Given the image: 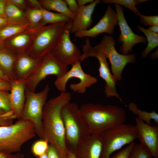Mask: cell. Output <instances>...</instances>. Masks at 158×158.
I'll return each mask as SVG.
<instances>
[{"mask_svg": "<svg viewBox=\"0 0 158 158\" xmlns=\"http://www.w3.org/2000/svg\"><path fill=\"white\" fill-rule=\"evenodd\" d=\"M69 92H61L58 96L46 103L43 110L42 128L44 140L55 147L62 158H66V147L64 126L62 115L63 106L70 102Z\"/></svg>", "mask_w": 158, "mask_h": 158, "instance_id": "obj_1", "label": "cell"}, {"mask_svg": "<svg viewBox=\"0 0 158 158\" xmlns=\"http://www.w3.org/2000/svg\"><path fill=\"white\" fill-rule=\"evenodd\" d=\"M79 109L92 134H99L106 130L124 123L126 120V111L116 106L85 103Z\"/></svg>", "mask_w": 158, "mask_h": 158, "instance_id": "obj_2", "label": "cell"}, {"mask_svg": "<svg viewBox=\"0 0 158 158\" xmlns=\"http://www.w3.org/2000/svg\"><path fill=\"white\" fill-rule=\"evenodd\" d=\"M62 115L67 148L75 153L79 144L92 134L91 131L76 103L70 102L65 104Z\"/></svg>", "mask_w": 158, "mask_h": 158, "instance_id": "obj_3", "label": "cell"}, {"mask_svg": "<svg viewBox=\"0 0 158 158\" xmlns=\"http://www.w3.org/2000/svg\"><path fill=\"white\" fill-rule=\"evenodd\" d=\"M36 135L33 123L22 118L10 125L0 126V152H19L23 145Z\"/></svg>", "mask_w": 158, "mask_h": 158, "instance_id": "obj_4", "label": "cell"}, {"mask_svg": "<svg viewBox=\"0 0 158 158\" xmlns=\"http://www.w3.org/2000/svg\"><path fill=\"white\" fill-rule=\"evenodd\" d=\"M102 142L100 158H110L111 154L137 138L135 126L122 123L100 134Z\"/></svg>", "mask_w": 158, "mask_h": 158, "instance_id": "obj_5", "label": "cell"}, {"mask_svg": "<svg viewBox=\"0 0 158 158\" xmlns=\"http://www.w3.org/2000/svg\"><path fill=\"white\" fill-rule=\"evenodd\" d=\"M50 89L49 85L47 84L42 91L37 93L25 90V100L21 116V118L33 123L36 134L42 140H44L42 128L43 110Z\"/></svg>", "mask_w": 158, "mask_h": 158, "instance_id": "obj_6", "label": "cell"}, {"mask_svg": "<svg viewBox=\"0 0 158 158\" xmlns=\"http://www.w3.org/2000/svg\"><path fill=\"white\" fill-rule=\"evenodd\" d=\"M83 53L80 59L81 62L89 57H95L99 61V75L105 82L104 91L106 96L108 97H115L122 101L116 89V81L110 71L107 61V58L104 53L96 46L92 47L89 38L85 40V44L83 46Z\"/></svg>", "mask_w": 158, "mask_h": 158, "instance_id": "obj_7", "label": "cell"}, {"mask_svg": "<svg viewBox=\"0 0 158 158\" xmlns=\"http://www.w3.org/2000/svg\"><path fill=\"white\" fill-rule=\"evenodd\" d=\"M68 66L61 62L52 54L45 56L39 66L26 79L25 90L35 92L39 83L47 76L61 77L68 71Z\"/></svg>", "mask_w": 158, "mask_h": 158, "instance_id": "obj_8", "label": "cell"}, {"mask_svg": "<svg viewBox=\"0 0 158 158\" xmlns=\"http://www.w3.org/2000/svg\"><path fill=\"white\" fill-rule=\"evenodd\" d=\"M115 41L112 36L104 35L100 43L96 46L105 54L111 65L112 75L116 81L122 79V73L128 63H134L136 61L135 54L126 55L120 54L116 49Z\"/></svg>", "mask_w": 158, "mask_h": 158, "instance_id": "obj_9", "label": "cell"}, {"mask_svg": "<svg viewBox=\"0 0 158 158\" xmlns=\"http://www.w3.org/2000/svg\"><path fill=\"white\" fill-rule=\"evenodd\" d=\"M72 78L78 79L80 81L76 83L70 84V88L74 92L81 94L84 93L87 87L96 83L97 80L96 78L84 71L80 62L79 61L72 65L70 70L62 76L57 77L54 81L55 86L61 92H65L66 84L68 80Z\"/></svg>", "mask_w": 158, "mask_h": 158, "instance_id": "obj_10", "label": "cell"}, {"mask_svg": "<svg viewBox=\"0 0 158 158\" xmlns=\"http://www.w3.org/2000/svg\"><path fill=\"white\" fill-rule=\"evenodd\" d=\"M72 22L66 23L56 45L51 53L67 66H72L80 61L81 55L80 51L70 38Z\"/></svg>", "mask_w": 158, "mask_h": 158, "instance_id": "obj_11", "label": "cell"}, {"mask_svg": "<svg viewBox=\"0 0 158 158\" xmlns=\"http://www.w3.org/2000/svg\"><path fill=\"white\" fill-rule=\"evenodd\" d=\"M66 23H55L43 29L37 36L35 43L34 51L37 56L43 58L51 53Z\"/></svg>", "mask_w": 158, "mask_h": 158, "instance_id": "obj_12", "label": "cell"}, {"mask_svg": "<svg viewBox=\"0 0 158 158\" xmlns=\"http://www.w3.org/2000/svg\"><path fill=\"white\" fill-rule=\"evenodd\" d=\"M116 11L118 25L121 33L118 37V41L121 44L120 51L121 54H128L131 52L133 47L139 43H146L147 40L145 37L135 33L128 24L124 15L123 8L121 6L114 4Z\"/></svg>", "mask_w": 158, "mask_h": 158, "instance_id": "obj_13", "label": "cell"}, {"mask_svg": "<svg viewBox=\"0 0 158 158\" xmlns=\"http://www.w3.org/2000/svg\"><path fill=\"white\" fill-rule=\"evenodd\" d=\"M135 126L140 144L147 149L154 158H158V126L145 123L138 118Z\"/></svg>", "mask_w": 158, "mask_h": 158, "instance_id": "obj_14", "label": "cell"}, {"mask_svg": "<svg viewBox=\"0 0 158 158\" xmlns=\"http://www.w3.org/2000/svg\"><path fill=\"white\" fill-rule=\"evenodd\" d=\"M118 24L116 13L109 5L103 16L94 26L86 30L74 33L75 37L95 38L100 34L106 33L112 34L115 26Z\"/></svg>", "mask_w": 158, "mask_h": 158, "instance_id": "obj_15", "label": "cell"}, {"mask_svg": "<svg viewBox=\"0 0 158 158\" xmlns=\"http://www.w3.org/2000/svg\"><path fill=\"white\" fill-rule=\"evenodd\" d=\"M102 147L100 135L91 134L80 142L74 154L76 158H100Z\"/></svg>", "mask_w": 158, "mask_h": 158, "instance_id": "obj_16", "label": "cell"}, {"mask_svg": "<svg viewBox=\"0 0 158 158\" xmlns=\"http://www.w3.org/2000/svg\"><path fill=\"white\" fill-rule=\"evenodd\" d=\"M11 83L10 103L13 117L19 119L21 118L25 102V80L17 79Z\"/></svg>", "mask_w": 158, "mask_h": 158, "instance_id": "obj_17", "label": "cell"}, {"mask_svg": "<svg viewBox=\"0 0 158 158\" xmlns=\"http://www.w3.org/2000/svg\"><path fill=\"white\" fill-rule=\"evenodd\" d=\"M100 2L99 0H94L87 5L79 7L72 22L71 33L86 30L90 28L93 21L92 14L96 6Z\"/></svg>", "mask_w": 158, "mask_h": 158, "instance_id": "obj_18", "label": "cell"}, {"mask_svg": "<svg viewBox=\"0 0 158 158\" xmlns=\"http://www.w3.org/2000/svg\"><path fill=\"white\" fill-rule=\"evenodd\" d=\"M42 59L37 60L26 55H22L17 58L13 68L16 79H26L37 68Z\"/></svg>", "mask_w": 158, "mask_h": 158, "instance_id": "obj_19", "label": "cell"}, {"mask_svg": "<svg viewBox=\"0 0 158 158\" xmlns=\"http://www.w3.org/2000/svg\"><path fill=\"white\" fill-rule=\"evenodd\" d=\"M17 58L5 49L0 50V67L11 81L16 80L13 68Z\"/></svg>", "mask_w": 158, "mask_h": 158, "instance_id": "obj_20", "label": "cell"}, {"mask_svg": "<svg viewBox=\"0 0 158 158\" xmlns=\"http://www.w3.org/2000/svg\"><path fill=\"white\" fill-rule=\"evenodd\" d=\"M41 4L44 8L47 10H52L64 14L74 20L75 13H71L68 9L66 2L63 0H44Z\"/></svg>", "mask_w": 158, "mask_h": 158, "instance_id": "obj_21", "label": "cell"}, {"mask_svg": "<svg viewBox=\"0 0 158 158\" xmlns=\"http://www.w3.org/2000/svg\"><path fill=\"white\" fill-rule=\"evenodd\" d=\"M42 14V25L48 23H57L61 22L68 23L73 20L68 16L59 13H54L45 9L42 7H40Z\"/></svg>", "mask_w": 158, "mask_h": 158, "instance_id": "obj_22", "label": "cell"}, {"mask_svg": "<svg viewBox=\"0 0 158 158\" xmlns=\"http://www.w3.org/2000/svg\"><path fill=\"white\" fill-rule=\"evenodd\" d=\"M128 109L134 114L138 116V118L147 124L150 125L151 120H153L156 125L158 124V114L153 110L151 112L142 111L139 109L134 102L128 105Z\"/></svg>", "mask_w": 158, "mask_h": 158, "instance_id": "obj_23", "label": "cell"}, {"mask_svg": "<svg viewBox=\"0 0 158 158\" xmlns=\"http://www.w3.org/2000/svg\"><path fill=\"white\" fill-rule=\"evenodd\" d=\"M137 28L144 34L147 41V46L141 54L142 58H145L154 49L158 46V34L151 32L139 25L137 26Z\"/></svg>", "mask_w": 158, "mask_h": 158, "instance_id": "obj_24", "label": "cell"}, {"mask_svg": "<svg viewBox=\"0 0 158 158\" xmlns=\"http://www.w3.org/2000/svg\"><path fill=\"white\" fill-rule=\"evenodd\" d=\"M147 0H103L102 2L107 4H116L123 6L129 9L137 15L140 13V11L136 7V5Z\"/></svg>", "mask_w": 158, "mask_h": 158, "instance_id": "obj_25", "label": "cell"}, {"mask_svg": "<svg viewBox=\"0 0 158 158\" xmlns=\"http://www.w3.org/2000/svg\"><path fill=\"white\" fill-rule=\"evenodd\" d=\"M25 25H6L0 30V40H4L23 31L25 28Z\"/></svg>", "mask_w": 158, "mask_h": 158, "instance_id": "obj_26", "label": "cell"}, {"mask_svg": "<svg viewBox=\"0 0 158 158\" xmlns=\"http://www.w3.org/2000/svg\"><path fill=\"white\" fill-rule=\"evenodd\" d=\"M149 150L140 144H135L128 158H152Z\"/></svg>", "mask_w": 158, "mask_h": 158, "instance_id": "obj_27", "label": "cell"}, {"mask_svg": "<svg viewBox=\"0 0 158 158\" xmlns=\"http://www.w3.org/2000/svg\"><path fill=\"white\" fill-rule=\"evenodd\" d=\"M9 96L10 93L8 91L0 90V109L13 116Z\"/></svg>", "mask_w": 158, "mask_h": 158, "instance_id": "obj_28", "label": "cell"}, {"mask_svg": "<svg viewBox=\"0 0 158 158\" xmlns=\"http://www.w3.org/2000/svg\"><path fill=\"white\" fill-rule=\"evenodd\" d=\"M5 13L8 20L18 19L23 16L21 11L14 5L11 3H6Z\"/></svg>", "mask_w": 158, "mask_h": 158, "instance_id": "obj_29", "label": "cell"}, {"mask_svg": "<svg viewBox=\"0 0 158 158\" xmlns=\"http://www.w3.org/2000/svg\"><path fill=\"white\" fill-rule=\"evenodd\" d=\"M47 141L40 139L35 142L32 147V151L34 155L40 156L46 152L49 145Z\"/></svg>", "mask_w": 158, "mask_h": 158, "instance_id": "obj_30", "label": "cell"}, {"mask_svg": "<svg viewBox=\"0 0 158 158\" xmlns=\"http://www.w3.org/2000/svg\"><path fill=\"white\" fill-rule=\"evenodd\" d=\"M137 16L139 17L141 23L144 25H158V15L146 16L140 13Z\"/></svg>", "mask_w": 158, "mask_h": 158, "instance_id": "obj_31", "label": "cell"}, {"mask_svg": "<svg viewBox=\"0 0 158 158\" xmlns=\"http://www.w3.org/2000/svg\"><path fill=\"white\" fill-rule=\"evenodd\" d=\"M29 39V36L26 35H18L12 40L10 42L11 44L13 46L20 48L25 45Z\"/></svg>", "mask_w": 158, "mask_h": 158, "instance_id": "obj_32", "label": "cell"}, {"mask_svg": "<svg viewBox=\"0 0 158 158\" xmlns=\"http://www.w3.org/2000/svg\"><path fill=\"white\" fill-rule=\"evenodd\" d=\"M135 144L134 142L131 143L125 148L114 155L111 158H128Z\"/></svg>", "mask_w": 158, "mask_h": 158, "instance_id": "obj_33", "label": "cell"}, {"mask_svg": "<svg viewBox=\"0 0 158 158\" xmlns=\"http://www.w3.org/2000/svg\"><path fill=\"white\" fill-rule=\"evenodd\" d=\"M29 17L32 23H37L42 19V13L40 9L32 10L29 12Z\"/></svg>", "mask_w": 158, "mask_h": 158, "instance_id": "obj_34", "label": "cell"}, {"mask_svg": "<svg viewBox=\"0 0 158 158\" xmlns=\"http://www.w3.org/2000/svg\"><path fill=\"white\" fill-rule=\"evenodd\" d=\"M47 153L48 158H62L57 149L51 144H49Z\"/></svg>", "mask_w": 158, "mask_h": 158, "instance_id": "obj_35", "label": "cell"}, {"mask_svg": "<svg viewBox=\"0 0 158 158\" xmlns=\"http://www.w3.org/2000/svg\"><path fill=\"white\" fill-rule=\"evenodd\" d=\"M69 10L72 13H75L79 8L77 1L75 0H65Z\"/></svg>", "mask_w": 158, "mask_h": 158, "instance_id": "obj_36", "label": "cell"}, {"mask_svg": "<svg viewBox=\"0 0 158 158\" xmlns=\"http://www.w3.org/2000/svg\"><path fill=\"white\" fill-rule=\"evenodd\" d=\"M24 155L20 153L13 154L4 152H0V158H24Z\"/></svg>", "mask_w": 158, "mask_h": 158, "instance_id": "obj_37", "label": "cell"}, {"mask_svg": "<svg viewBox=\"0 0 158 158\" xmlns=\"http://www.w3.org/2000/svg\"><path fill=\"white\" fill-rule=\"evenodd\" d=\"M11 89V82H6L0 79V90L10 91Z\"/></svg>", "mask_w": 158, "mask_h": 158, "instance_id": "obj_38", "label": "cell"}, {"mask_svg": "<svg viewBox=\"0 0 158 158\" xmlns=\"http://www.w3.org/2000/svg\"><path fill=\"white\" fill-rule=\"evenodd\" d=\"M14 119L10 118H0V126H8L13 124Z\"/></svg>", "mask_w": 158, "mask_h": 158, "instance_id": "obj_39", "label": "cell"}, {"mask_svg": "<svg viewBox=\"0 0 158 158\" xmlns=\"http://www.w3.org/2000/svg\"><path fill=\"white\" fill-rule=\"evenodd\" d=\"M6 3L4 0H0V17L7 19L5 13Z\"/></svg>", "mask_w": 158, "mask_h": 158, "instance_id": "obj_40", "label": "cell"}, {"mask_svg": "<svg viewBox=\"0 0 158 158\" xmlns=\"http://www.w3.org/2000/svg\"><path fill=\"white\" fill-rule=\"evenodd\" d=\"M94 0H77V2L79 7L85 6L87 4H90Z\"/></svg>", "mask_w": 158, "mask_h": 158, "instance_id": "obj_41", "label": "cell"}, {"mask_svg": "<svg viewBox=\"0 0 158 158\" xmlns=\"http://www.w3.org/2000/svg\"><path fill=\"white\" fill-rule=\"evenodd\" d=\"M8 24V21L7 19L0 17V30L7 25Z\"/></svg>", "mask_w": 158, "mask_h": 158, "instance_id": "obj_42", "label": "cell"}, {"mask_svg": "<svg viewBox=\"0 0 158 158\" xmlns=\"http://www.w3.org/2000/svg\"><path fill=\"white\" fill-rule=\"evenodd\" d=\"M0 79L3 80L11 82V81L7 77L5 74L0 67Z\"/></svg>", "mask_w": 158, "mask_h": 158, "instance_id": "obj_43", "label": "cell"}, {"mask_svg": "<svg viewBox=\"0 0 158 158\" xmlns=\"http://www.w3.org/2000/svg\"><path fill=\"white\" fill-rule=\"evenodd\" d=\"M147 30L149 31L158 34V25H154L149 27Z\"/></svg>", "mask_w": 158, "mask_h": 158, "instance_id": "obj_44", "label": "cell"}, {"mask_svg": "<svg viewBox=\"0 0 158 158\" xmlns=\"http://www.w3.org/2000/svg\"><path fill=\"white\" fill-rule=\"evenodd\" d=\"M66 158H76L75 154L71 152L68 151Z\"/></svg>", "mask_w": 158, "mask_h": 158, "instance_id": "obj_45", "label": "cell"}, {"mask_svg": "<svg viewBox=\"0 0 158 158\" xmlns=\"http://www.w3.org/2000/svg\"><path fill=\"white\" fill-rule=\"evenodd\" d=\"M11 1L20 5H22L24 2V1L23 0H12Z\"/></svg>", "mask_w": 158, "mask_h": 158, "instance_id": "obj_46", "label": "cell"}, {"mask_svg": "<svg viewBox=\"0 0 158 158\" xmlns=\"http://www.w3.org/2000/svg\"><path fill=\"white\" fill-rule=\"evenodd\" d=\"M6 113H7L6 112L0 109V118H4L5 114Z\"/></svg>", "mask_w": 158, "mask_h": 158, "instance_id": "obj_47", "label": "cell"}, {"mask_svg": "<svg viewBox=\"0 0 158 158\" xmlns=\"http://www.w3.org/2000/svg\"><path fill=\"white\" fill-rule=\"evenodd\" d=\"M37 158H48L47 151L46 152L41 155L37 157Z\"/></svg>", "mask_w": 158, "mask_h": 158, "instance_id": "obj_48", "label": "cell"}, {"mask_svg": "<svg viewBox=\"0 0 158 158\" xmlns=\"http://www.w3.org/2000/svg\"><path fill=\"white\" fill-rule=\"evenodd\" d=\"M34 5H37L38 6H40V3L38 1L36 0H30V1Z\"/></svg>", "mask_w": 158, "mask_h": 158, "instance_id": "obj_49", "label": "cell"}, {"mask_svg": "<svg viewBox=\"0 0 158 158\" xmlns=\"http://www.w3.org/2000/svg\"><path fill=\"white\" fill-rule=\"evenodd\" d=\"M3 42V41L0 40V50L5 49L4 46L2 44Z\"/></svg>", "mask_w": 158, "mask_h": 158, "instance_id": "obj_50", "label": "cell"}]
</instances>
